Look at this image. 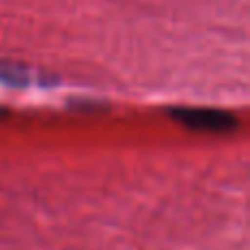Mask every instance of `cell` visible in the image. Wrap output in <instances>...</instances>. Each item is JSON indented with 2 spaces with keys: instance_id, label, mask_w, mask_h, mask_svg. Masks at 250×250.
<instances>
[{
  "instance_id": "cell-1",
  "label": "cell",
  "mask_w": 250,
  "mask_h": 250,
  "mask_svg": "<svg viewBox=\"0 0 250 250\" xmlns=\"http://www.w3.org/2000/svg\"><path fill=\"white\" fill-rule=\"evenodd\" d=\"M171 117L187 127L200 132H230L237 125V119L233 114L213 108H173Z\"/></svg>"
}]
</instances>
